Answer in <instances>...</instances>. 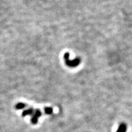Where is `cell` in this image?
<instances>
[{"mask_svg": "<svg viewBox=\"0 0 132 132\" xmlns=\"http://www.w3.org/2000/svg\"><path fill=\"white\" fill-rule=\"evenodd\" d=\"M64 58L65 59L66 65H68L70 67H75L80 65L81 62V59L80 57H77L73 60L70 59V54L69 53H65L64 54Z\"/></svg>", "mask_w": 132, "mask_h": 132, "instance_id": "6da1fadb", "label": "cell"}, {"mask_svg": "<svg viewBox=\"0 0 132 132\" xmlns=\"http://www.w3.org/2000/svg\"><path fill=\"white\" fill-rule=\"evenodd\" d=\"M41 115H42V113H41L40 110H34V115L32 116V118H31V122L32 124H36L37 123L38 119Z\"/></svg>", "mask_w": 132, "mask_h": 132, "instance_id": "7a4b0ae2", "label": "cell"}, {"mask_svg": "<svg viewBox=\"0 0 132 132\" xmlns=\"http://www.w3.org/2000/svg\"><path fill=\"white\" fill-rule=\"evenodd\" d=\"M127 131V125L125 123H121L119 127L116 132H126Z\"/></svg>", "mask_w": 132, "mask_h": 132, "instance_id": "3957f363", "label": "cell"}, {"mask_svg": "<svg viewBox=\"0 0 132 132\" xmlns=\"http://www.w3.org/2000/svg\"><path fill=\"white\" fill-rule=\"evenodd\" d=\"M34 111L32 108H29L28 109V110H24V111L23 112L22 116H26L28 115H31L34 113Z\"/></svg>", "mask_w": 132, "mask_h": 132, "instance_id": "277c9868", "label": "cell"}, {"mask_svg": "<svg viewBox=\"0 0 132 132\" xmlns=\"http://www.w3.org/2000/svg\"><path fill=\"white\" fill-rule=\"evenodd\" d=\"M44 110H45V113L47 114H51L53 113V109L51 107H46Z\"/></svg>", "mask_w": 132, "mask_h": 132, "instance_id": "8992f818", "label": "cell"}, {"mask_svg": "<svg viewBox=\"0 0 132 132\" xmlns=\"http://www.w3.org/2000/svg\"><path fill=\"white\" fill-rule=\"evenodd\" d=\"M26 106V105L24 103H19L18 104H16V109H17V110H21V109L24 108V107Z\"/></svg>", "mask_w": 132, "mask_h": 132, "instance_id": "5b68a950", "label": "cell"}]
</instances>
